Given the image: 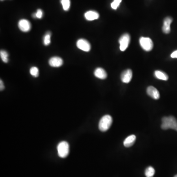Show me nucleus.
Listing matches in <instances>:
<instances>
[{
  "label": "nucleus",
  "mask_w": 177,
  "mask_h": 177,
  "mask_svg": "<svg viewBox=\"0 0 177 177\" xmlns=\"http://www.w3.org/2000/svg\"><path fill=\"white\" fill-rule=\"evenodd\" d=\"M94 74L96 77L100 79H105L107 77V73L104 69L102 68H98L94 72Z\"/></svg>",
  "instance_id": "ddd939ff"
},
{
  "label": "nucleus",
  "mask_w": 177,
  "mask_h": 177,
  "mask_svg": "<svg viewBox=\"0 0 177 177\" xmlns=\"http://www.w3.org/2000/svg\"><path fill=\"white\" fill-rule=\"evenodd\" d=\"M161 127L163 130L169 128L177 131V119L173 116L165 117L162 119Z\"/></svg>",
  "instance_id": "f257e3e1"
},
{
  "label": "nucleus",
  "mask_w": 177,
  "mask_h": 177,
  "mask_svg": "<svg viewBox=\"0 0 177 177\" xmlns=\"http://www.w3.org/2000/svg\"><path fill=\"white\" fill-rule=\"evenodd\" d=\"M174 177H177V175H175V176H174Z\"/></svg>",
  "instance_id": "393cba45"
},
{
  "label": "nucleus",
  "mask_w": 177,
  "mask_h": 177,
  "mask_svg": "<svg viewBox=\"0 0 177 177\" xmlns=\"http://www.w3.org/2000/svg\"><path fill=\"white\" fill-rule=\"evenodd\" d=\"M36 17L38 18H39V19H41L42 17L43 16V12L42 10H38L37 11V13H36Z\"/></svg>",
  "instance_id": "4be33fe9"
},
{
  "label": "nucleus",
  "mask_w": 177,
  "mask_h": 177,
  "mask_svg": "<svg viewBox=\"0 0 177 177\" xmlns=\"http://www.w3.org/2000/svg\"><path fill=\"white\" fill-rule=\"evenodd\" d=\"M155 76L158 79L167 81L168 80V76L166 73L161 71V70H156L155 72Z\"/></svg>",
  "instance_id": "2eb2a0df"
},
{
  "label": "nucleus",
  "mask_w": 177,
  "mask_h": 177,
  "mask_svg": "<svg viewBox=\"0 0 177 177\" xmlns=\"http://www.w3.org/2000/svg\"><path fill=\"white\" fill-rule=\"evenodd\" d=\"M147 93L149 96L155 100H158L160 98V94L158 91L153 86L148 87Z\"/></svg>",
  "instance_id": "1a4fd4ad"
},
{
  "label": "nucleus",
  "mask_w": 177,
  "mask_h": 177,
  "mask_svg": "<svg viewBox=\"0 0 177 177\" xmlns=\"http://www.w3.org/2000/svg\"><path fill=\"white\" fill-rule=\"evenodd\" d=\"M61 3L64 11H68L69 10L70 6V0H61Z\"/></svg>",
  "instance_id": "a211bd4d"
},
{
  "label": "nucleus",
  "mask_w": 177,
  "mask_h": 177,
  "mask_svg": "<svg viewBox=\"0 0 177 177\" xmlns=\"http://www.w3.org/2000/svg\"><path fill=\"white\" fill-rule=\"evenodd\" d=\"M132 78V71L130 69L124 70L121 76L122 81L125 83H128L131 82Z\"/></svg>",
  "instance_id": "6e6552de"
},
{
  "label": "nucleus",
  "mask_w": 177,
  "mask_h": 177,
  "mask_svg": "<svg viewBox=\"0 0 177 177\" xmlns=\"http://www.w3.org/2000/svg\"><path fill=\"white\" fill-rule=\"evenodd\" d=\"M122 0H114V1L111 3V7L114 10H117L119 5L121 2Z\"/></svg>",
  "instance_id": "412c9836"
},
{
  "label": "nucleus",
  "mask_w": 177,
  "mask_h": 177,
  "mask_svg": "<svg viewBox=\"0 0 177 177\" xmlns=\"http://www.w3.org/2000/svg\"><path fill=\"white\" fill-rule=\"evenodd\" d=\"M4 89H5V86H4L2 80H0V90H1V91H2L4 90Z\"/></svg>",
  "instance_id": "b1692460"
},
{
  "label": "nucleus",
  "mask_w": 177,
  "mask_h": 177,
  "mask_svg": "<svg viewBox=\"0 0 177 177\" xmlns=\"http://www.w3.org/2000/svg\"><path fill=\"white\" fill-rule=\"evenodd\" d=\"M136 136L135 135H131L127 137L124 141V145L126 148L132 146L136 140Z\"/></svg>",
  "instance_id": "4468645a"
},
{
  "label": "nucleus",
  "mask_w": 177,
  "mask_h": 177,
  "mask_svg": "<svg viewBox=\"0 0 177 177\" xmlns=\"http://www.w3.org/2000/svg\"><path fill=\"white\" fill-rule=\"evenodd\" d=\"M18 27L22 32H27L31 30V23L26 19H21L18 22Z\"/></svg>",
  "instance_id": "0eeeda50"
},
{
  "label": "nucleus",
  "mask_w": 177,
  "mask_h": 177,
  "mask_svg": "<svg viewBox=\"0 0 177 177\" xmlns=\"http://www.w3.org/2000/svg\"><path fill=\"white\" fill-rule=\"evenodd\" d=\"M49 64L52 67L58 68L63 65V61L62 59L60 57H54L49 60Z\"/></svg>",
  "instance_id": "9d476101"
},
{
  "label": "nucleus",
  "mask_w": 177,
  "mask_h": 177,
  "mask_svg": "<svg viewBox=\"0 0 177 177\" xmlns=\"http://www.w3.org/2000/svg\"><path fill=\"white\" fill-rule=\"evenodd\" d=\"M113 122L112 117L109 115H106L102 117L100 121L99 124V130L102 132L108 131L111 126Z\"/></svg>",
  "instance_id": "f03ea898"
},
{
  "label": "nucleus",
  "mask_w": 177,
  "mask_h": 177,
  "mask_svg": "<svg viewBox=\"0 0 177 177\" xmlns=\"http://www.w3.org/2000/svg\"><path fill=\"white\" fill-rule=\"evenodd\" d=\"M130 41L131 37L128 33H125L121 37L119 40L121 51H124L126 50L130 44Z\"/></svg>",
  "instance_id": "39448f33"
},
{
  "label": "nucleus",
  "mask_w": 177,
  "mask_h": 177,
  "mask_svg": "<svg viewBox=\"0 0 177 177\" xmlns=\"http://www.w3.org/2000/svg\"><path fill=\"white\" fill-rule=\"evenodd\" d=\"M0 56L3 62H5V63H7L8 61V54L7 51L5 50H1L0 51Z\"/></svg>",
  "instance_id": "f3484780"
},
{
  "label": "nucleus",
  "mask_w": 177,
  "mask_h": 177,
  "mask_svg": "<svg viewBox=\"0 0 177 177\" xmlns=\"http://www.w3.org/2000/svg\"><path fill=\"white\" fill-rule=\"evenodd\" d=\"M1 1H3V0H1Z\"/></svg>",
  "instance_id": "a878e982"
},
{
  "label": "nucleus",
  "mask_w": 177,
  "mask_h": 177,
  "mask_svg": "<svg viewBox=\"0 0 177 177\" xmlns=\"http://www.w3.org/2000/svg\"><path fill=\"white\" fill-rule=\"evenodd\" d=\"M58 154L61 158H65L69 153V145L67 142L62 141L57 146Z\"/></svg>",
  "instance_id": "7ed1b4c3"
},
{
  "label": "nucleus",
  "mask_w": 177,
  "mask_h": 177,
  "mask_svg": "<svg viewBox=\"0 0 177 177\" xmlns=\"http://www.w3.org/2000/svg\"><path fill=\"white\" fill-rule=\"evenodd\" d=\"M100 17V15L95 11H88L85 14V17L88 21H93L98 19Z\"/></svg>",
  "instance_id": "f8f14e48"
},
{
  "label": "nucleus",
  "mask_w": 177,
  "mask_h": 177,
  "mask_svg": "<svg viewBox=\"0 0 177 177\" xmlns=\"http://www.w3.org/2000/svg\"><path fill=\"white\" fill-rule=\"evenodd\" d=\"M173 19L170 17H167L164 19L163 21V26L162 27V31L164 33H169L171 31L170 28V25L172 22Z\"/></svg>",
  "instance_id": "9b49d317"
},
{
  "label": "nucleus",
  "mask_w": 177,
  "mask_h": 177,
  "mask_svg": "<svg viewBox=\"0 0 177 177\" xmlns=\"http://www.w3.org/2000/svg\"><path fill=\"white\" fill-rule=\"evenodd\" d=\"M171 57L172 58H177V50L174 51L171 54Z\"/></svg>",
  "instance_id": "5701e85b"
},
{
  "label": "nucleus",
  "mask_w": 177,
  "mask_h": 177,
  "mask_svg": "<svg viewBox=\"0 0 177 177\" xmlns=\"http://www.w3.org/2000/svg\"><path fill=\"white\" fill-rule=\"evenodd\" d=\"M155 173V169L153 167H148L145 170V174L146 177H153Z\"/></svg>",
  "instance_id": "dca6fc26"
},
{
  "label": "nucleus",
  "mask_w": 177,
  "mask_h": 177,
  "mask_svg": "<svg viewBox=\"0 0 177 177\" xmlns=\"http://www.w3.org/2000/svg\"><path fill=\"white\" fill-rule=\"evenodd\" d=\"M43 42L45 45H48L51 42V34L50 33H47L44 37Z\"/></svg>",
  "instance_id": "aec40b11"
},
{
  "label": "nucleus",
  "mask_w": 177,
  "mask_h": 177,
  "mask_svg": "<svg viewBox=\"0 0 177 177\" xmlns=\"http://www.w3.org/2000/svg\"><path fill=\"white\" fill-rule=\"evenodd\" d=\"M139 43L141 47L146 51H151L153 48V42L149 38L141 37L139 39Z\"/></svg>",
  "instance_id": "20e7f679"
},
{
  "label": "nucleus",
  "mask_w": 177,
  "mask_h": 177,
  "mask_svg": "<svg viewBox=\"0 0 177 177\" xmlns=\"http://www.w3.org/2000/svg\"><path fill=\"white\" fill-rule=\"evenodd\" d=\"M30 72L31 75L35 77H37L39 75V70H38V68L37 67H33L31 68Z\"/></svg>",
  "instance_id": "6ab92c4d"
},
{
  "label": "nucleus",
  "mask_w": 177,
  "mask_h": 177,
  "mask_svg": "<svg viewBox=\"0 0 177 177\" xmlns=\"http://www.w3.org/2000/svg\"><path fill=\"white\" fill-rule=\"evenodd\" d=\"M77 46L79 49L85 52H89L91 50V45L87 40L85 39H80L76 43Z\"/></svg>",
  "instance_id": "423d86ee"
}]
</instances>
